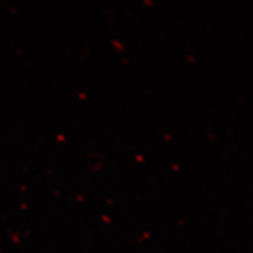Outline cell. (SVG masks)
Returning a JSON list of instances; mask_svg holds the SVG:
<instances>
[{
	"label": "cell",
	"mask_w": 253,
	"mask_h": 253,
	"mask_svg": "<svg viewBox=\"0 0 253 253\" xmlns=\"http://www.w3.org/2000/svg\"><path fill=\"white\" fill-rule=\"evenodd\" d=\"M137 160H138V161L143 162V157H141V156H137Z\"/></svg>",
	"instance_id": "obj_1"
},
{
	"label": "cell",
	"mask_w": 253,
	"mask_h": 253,
	"mask_svg": "<svg viewBox=\"0 0 253 253\" xmlns=\"http://www.w3.org/2000/svg\"><path fill=\"white\" fill-rule=\"evenodd\" d=\"M80 96H81L82 99H85V98H84V95H83V94H82Z\"/></svg>",
	"instance_id": "obj_2"
}]
</instances>
